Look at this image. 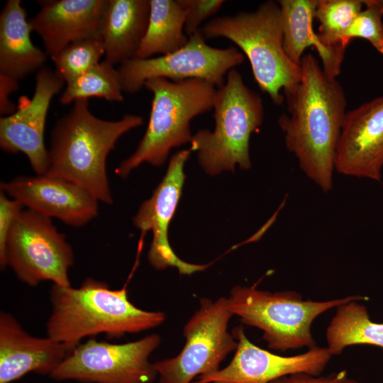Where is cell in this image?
Instances as JSON below:
<instances>
[{"label": "cell", "mask_w": 383, "mask_h": 383, "mask_svg": "<svg viewBox=\"0 0 383 383\" xmlns=\"http://www.w3.org/2000/svg\"><path fill=\"white\" fill-rule=\"evenodd\" d=\"M184 9V32L188 37L196 33L201 23L214 15L225 3L223 0H179Z\"/></svg>", "instance_id": "cell-28"}, {"label": "cell", "mask_w": 383, "mask_h": 383, "mask_svg": "<svg viewBox=\"0 0 383 383\" xmlns=\"http://www.w3.org/2000/svg\"><path fill=\"white\" fill-rule=\"evenodd\" d=\"M189 38L187 45L174 52L156 57H135L120 64L117 70L123 91L134 94L152 78L201 79L219 88L225 82V75L244 61L243 53L236 48L210 46L199 30Z\"/></svg>", "instance_id": "cell-11"}, {"label": "cell", "mask_w": 383, "mask_h": 383, "mask_svg": "<svg viewBox=\"0 0 383 383\" xmlns=\"http://www.w3.org/2000/svg\"><path fill=\"white\" fill-rule=\"evenodd\" d=\"M363 4L345 34V42L348 45L353 38H362L383 55V0H363Z\"/></svg>", "instance_id": "cell-27"}, {"label": "cell", "mask_w": 383, "mask_h": 383, "mask_svg": "<svg viewBox=\"0 0 383 383\" xmlns=\"http://www.w3.org/2000/svg\"><path fill=\"white\" fill-rule=\"evenodd\" d=\"M40 10L29 19L42 39L45 52L55 55L77 40L101 38L109 0H41Z\"/></svg>", "instance_id": "cell-17"}, {"label": "cell", "mask_w": 383, "mask_h": 383, "mask_svg": "<svg viewBox=\"0 0 383 383\" xmlns=\"http://www.w3.org/2000/svg\"><path fill=\"white\" fill-rule=\"evenodd\" d=\"M21 0H9L0 15V74L16 81L44 67L48 55L35 46Z\"/></svg>", "instance_id": "cell-20"}, {"label": "cell", "mask_w": 383, "mask_h": 383, "mask_svg": "<svg viewBox=\"0 0 383 383\" xmlns=\"http://www.w3.org/2000/svg\"><path fill=\"white\" fill-rule=\"evenodd\" d=\"M363 0H318L315 19L321 42L333 48H345V36L363 9Z\"/></svg>", "instance_id": "cell-25"}, {"label": "cell", "mask_w": 383, "mask_h": 383, "mask_svg": "<svg viewBox=\"0 0 383 383\" xmlns=\"http://www.w3.org/2000/svg\"><path fill=\"white\" fill-rule=\"evenodd\" d=\"M123 89L118 70L105 60L66 84L60 97L62 104L79 99L100 97L109 101H123Z\"/></svg>", "instance_id": "cell-24"}, {"label": "cell", "mask_w": 383, "mask_h": 383, "mask_svg": "<svg viewBox=\"0 0 383 383\" xmlns=\"http://www.w3.org/2000/svg\"><path fill=\"white\" fill-rule=\"evenodd\" d=\"M18 87V81L0 74V112L1 116H7L15 111V106L10 100V95Z\"/></svg>", "instance_id": "cell-31"}, {"label": "cell", "mask_w": 383, "mask_h": 383, "mask_svg": "<svg viewBox=\"0 0 383 383\" xmlns=\"http://www.w3.org/2000/svg\"><path fill=\"white\" fill-rule=\"evenodd\" d=\"M150 8V0H109L101 30L106 61L115 65L135 57Z\"/></svg>", "instance_id": "cell-21"}, {"label": "cell", "mask_w": 383, "mask_h": 383, "mask_svg": "<svg viewBox=\"0 0 383 383\" xmlns=\"http://www.w3.org/2000/svg\"><path fill=\"white\" fill-rule=\"evenodd\" d=\"M23 205L16 199L6 197V194L0 193V265L4 269L6 265V243L16 218L23 210Z\"/></svg>", "instance_id": "cell-29"}, {"label": "cell", "mask_w": 383, "mask_h": 383, "mask_svg": "<svg viewBox=\"0 0 383 383\" xmlns=\"http://www.w3.org/2000/svg\"><path fill=\"white\" fill-rule=\"evenodd\" d=\"M383 168V94L346 112L335 156L342 174L379 182Z\"/></svg>", "instance_id": "cell-15"}, {"label": "cell", "mask_w": 383, "mask_h": 383, "mask_svg": "<svg viewBox=\"0 0 383 383\" xmlns=\"http://www.w3.org/2000/svg\"><path fill=\"white\" fill-rule=\"evenodd\" d=\"M228 299L233 316L261 330L270 349L284 352L316 346L311 325L319 315L350 301L365 298L354 295L316 301L304 300L294 291L271 292L238 285L231 289Z\"/></svg>", "instance_id": "cell-7"}, {"label": "cell", "mask_w": 383, "mask_h": 383, "mask_svg": "<svg viewBox=\"0 0 383 383\" xmlns=\"http://www.w3.org/2000/svg\"><path fill=\"white\" fill-rule=\"evenodd\" d=\"M327 348L333 355L354 345L367 344L383 348V323L371 321L364 305L352 300L336 307L326 329Z\"/></svg>", "instance_id": "cell-23"}, {"label": "cell", "mask_w": 383, "mask_h": 383, "mask_svg": "<svg viewBox=\"0 0 383 383\" xmlns=\"http://www.w3.org/2000/svg\"><path fill=\"white\" fill-rule=\"evenodd\" d=\"M299 65L301 79L284 91L288 113H282L278 123L300 169L321 190L329 192L346 96L340 82L325 73L313 55L304 54Z\"/></svg>", "instance_id": "cell-1"}, {"label": "cell", "mask_w": 383, "mask_h": 383, "mask_svg": "<svg viewBox=\"0 0 383 383\" xmlns=\"http://www.w3.org/2000/svg\"><path fill=\"white\" fill-rule=\"evenodd\" d=\"M6 265L25 284L36 286L49 280L71 287L68 271L74 262L71 245L53 225L51 218L22 210L9 233Z\"/></svg>", "instance_id": "cell-9"}, {"label": "cell", "mask_w": 383, "mask_h": 383, "mask_svg": "<svg viewBox=\"0 0 383 383\" xmlns=\"http://www.w3.org/2000/svg\"><path fill=\"white\" fill-rule=\"evenodd\" d=\"M213 131L201 129L193 135L191 151H198V160L211 175L251 166L249 142L251 134L262 125L264 106L260 94L250 89L235 69L217 88L213 105Z\"/></svg>", "instance_id": "cell-6"}, {"label": "cell", "mask_w": 383, "mask_h": 383, "mask_svg": "<svg viewBox=\"0 0 383 383\" xmlns=\"http://www.w3.org/2000/svg\"><path fill=\"white\" fill-rule=\"evenodd\" d=\"M199 309L184 327L185 343L176 356L157 361L154 367L158 383H192L201 375L214 372L238 346L228 331L233 316L228 297L200 299Z\"/></svg>", "instance_id": "cell-8"}, {"label": "cell", "mask_w": 383, "mask_h": 383, "mask_svg": "<svg viewBox=\"0 0 383 383\" xmlns=\"http://www.w3.org/2000/svg\"><path fill=\"white\" fill-rule=\"evenodd\" d=\"M50 302L48 336L72 351L87 336L104 333L120 338L157 327L166 318L162 311L135 306L126 288L111 289L106 282L91 277L78 288L53 284Z\"/></svg>", "instance_id": "cell-3"}, {"label": "cell", "mask_w": 383, "mask_h": 383, "mask_svg": "<svg viewBox=\"0 0 383 383\" xmlns=\"http://www.w3.org/2000/svg\"><path fill=\"white\" fill-rule=\"evenodd\" d=\"M270 383H363L348 377L346 370L328 375L313 376L306 373H296L276 379Z\"/></svg>", "instance_id": "cell-30"}, {"label": "cell", "mask_w": 383, "mask_h": 383, "mask_svg": "<svg viewBox=\"0 0 383 383\" xmlns=\"http://www.w3.org/2000/svg\"><path fill=\"white\" fill-rule=\"evenodd\" d=\"M104 55L102 39L96 38L71 43L50 58L67 84L99 64Z\"/></svg>", "instance_id": "cell-26"}, {"label": "cell", "mask_w": 383, "mask_h": 383, "mask_svg": "<svg viewBox=\"0 0 383 383\" xmlns=\"http://www.w3.org/2000/svg\"><path fill=\"white\" fill-rule=\"evenodd\" d=\"M146 33L135 57L165 55L184 47L189 37L184 32L186 11L179 0H150Z\"/></svg>", "instance_id": "cell-22"}, {"label": "cell", "mask_w": 383, "mask_h": 383, "mask_svg": "<svg viewBox=\"0 0 383 383\" xmlns=\"http://www.w3.org/2000/svg\"><path fill=\"white\" fill-rule=\"evenodd\" d=\"M283 33V48L294 63L300 64L304 50L313 47L328 76L336 78L340 72L345 48L325 45L313 29L318 0H279Z\"/></svg>", "instance_id": "cell-19"}, {"label": "cell", "mask_w": 383, "mask_h": 383, "mask_svg": "<svg viewBox=\"0 0 383 383\" xmlns=\"http://www.w3.org/2000/svg\"><path fill=\"white\" fill-rule=\"evenodd\" d=\"M1 191L28 209L71 226H84L99 212V201L90 192L60 177L19 176L2 182Z\"/></svg>", "instance_id": "cell-16"}, {"label": "cell", "mask_w": 383, "mask_h": 383, "mask_svg": "<svg viewBox=\"0 0 383 383\" xmlns=\"http://www.w3.org/2000/svg\"><path fill=\"white\" fill-rule=\"evenodd\" d=\"M143 123L140 116L133 114L118 121L103 120L90 111L88 99L75 101L52 130L46 174L72 182L99 201L111 204L108 154L121 136Z\"/></svg>", "instance_id": "cell-2"}, {"label": "cell", "mask_w": 383, "mask_h": 383, "mask_svg": "<svg viewBox=\"0 0 383 383\" xmlns=\"http://www.w3.org/2000/svg\"><path fill=\"white\" fill-rule=\"evenodd\" d=\"M65 84V79L55 70L43 67L36 73L33 97L21 99L16 111L0 118L1 149L11 153L25 154L37 175L47 173L45 121L52 97Z\"/></svg>", "instance_id": "cell-13"}, {"label": "cell", "mask_w": 383, "mask_h": 383, "mask_svg": "<svg viewBox=\"0 0 383 383\" xmlns=\"http://www.w3.org/2000/svg\"><path fill=\"white\" fill-rule=\"evenodd\" d=\"M160 343L156 333L119 344L91 338L79 344L50 377L86 383H152L157 374L149 358Z\"/></svg>", "instance_id": "cell-10"}, {"label": "cell", "mask_w": 383, "mask_h": 383, "mask_svg": "<svg viewBox=\"0 0 383 383\" xmlns=\"http://www.w3.org/2000/svg\"><path fill=\"white\" fill-rule=\"evenodd\" d=\"M205 38H225L235 43L247 56L254 79L260 89L275 105H281L284 91L299 82L301 70L286 55L280 7L277 1H267L254 11L215 17L199 30Z\"/></svg>", "instance_id": "cell-4"}, {"label": "cell", "mask_w": 383, "mask_h": 383, "mask_svg": "<svg viewBox=\"0 0 383 383\" xmlns=\"http://www.w3.org/2000/svg\"><path fill=\"white\" fill-rule=\"evenodd\" d=\"M232 333L238 346L231 362L192 383H270L296 373L318 376L333 356L327 347L316 345L301 354L281 356L252 343L241 326L234 328Z\"/></svg>", "instance_id": "cell-12"}, {"label": "cell", "mask_w": 383, "mask_h": 383, "mask_svg": "<svg viewBox=\"0 0 383 383\" xmlns=\"http://www.w3.org/2000/svg\"><path fill=\"white\" fill-rule=\"evenodd\" d=\"M72 352L49 336L30 335L11 313L0 314V383H11L29 372L49 374Z\"/></svg>", "instance_id": "cell-18"}, {"label": "cell", "mask_w": 383, "mask_h": 383, "mask_svg": "<svg viewBox=\"0 0 383 383\" xmlns=\"http://www.w3.org/2000/svg\"><path fill=\"white\" fill-rule=\"evenodd\" d=\"M143 87L152 94L148 124L135 152L116 169L123 178L143 162L164 164L173 148L190 143L191 121L213 109L217 91L214 84L201 79L152 78Z\"/></svg>", "instance_id": "cell-5"}, {"label": "cell", "mask_w": 383, "mask_h": 383, "mask_svg": "<svg viewBox=\"0 0 383 383\" xmlns=\"http://www.w3.org/2000/svg\"><path fill=\"white\" fill-rule=\"evenodd\" d=\"M191 150H182L170 159L167 170L151 198L145 201L133 218V223L143 236L152 232V240L148 251V260L156 270L170 267L177 268L180 274H191L205 270L207 265H195L179 258L168 240L169 225L179 201L185 179L184 165Z\"/></svg>", "instance_id": "cell-14"}]
</instances>
